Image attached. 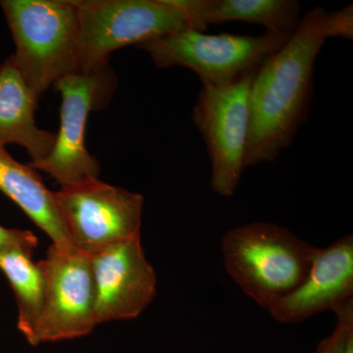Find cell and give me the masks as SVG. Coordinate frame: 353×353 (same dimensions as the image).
I'll use <instances>...</instances> for the list:
<instances>
[{
	"label": "cell",
	"mask_w": 353,
	"mask_h": 353,
	"mask_svg": "<svg viewBox=\"0 0 353 353\" xmlns=\"http://www.w3.org/2000/svg\"><path fill=\"white\" fill-rule=\"evenodd\" d=\"M326 12L314 7L304 14L296 31L253 77L245 168L277 159L307 119L315 60L328 39Z\"/></svg>",
	"instance_id": "1"
},
{
	"label": "cell",
	"mask_w": 353,
	"mask_h": 353,
	"mask_svg": "<svg viewBox=\"0 0 353 353\" xmlns=\"http://www.w3.org/2000/svg\"><path fill=\"white\" fill-rule=\"evenodd\" d=\"M316 250L288 228L269 222L234 227L221 241L228 275L264 309L303 282Z\"/></svg>",
	"instance_id": "2"
},
{
	"label": "cell",
	"mask_w": 353,
	"mask_h": 353,
	"mask_svg": "<svg viewBox=\"0 0 353 353\" xmlns=\"http://www.w3.org/2000/svg\"><path fill=\"white\" fill-rule=\"evenodd\" d=\"M15 43L14 62L39 99L80 68V26L75 0H1Z\"/></svg>",
	"instance_id": "3"
},
{
	"label": "cell",
	"mask_w": 353,
	"mask_h": 353,
	"mask_svg": "<svg viewBox=\"0 0 353 353\" xmlns=\"http://www.w3.org/2000/svg\"><path fill=\"white\" fill-rule=\"evenodd\" d=\"M80 26V68L108 66L109 55L167 34L192 29L179 0H75Z\"/></svg>",
	"instance_id": "4"
},
{
	"label": "cell",
	"mask_w": 353,
	"mask_h": 353,
	"mask_svg": "<svg viewBox=\"0 0 353 353\" xmlns=\"http://www.w3.org/2000/svg\"><path fill=\"white\" fill-rule=\"evenodd\" d=\"M292 34H205L187 29L137 46L150 54L157 68L185 67L199 76L202 85L223 87L255 73Z\"/></svg>",
	"instance_id": "5"
},
{
	"label": "cell",
	"mask_w": 353,
	"mask_h": 353,
	"mask_svg": "<svg viewBox=\"0 0 353 353\" xmlns=\"http://www.w3.org/2000/svg\"><path fill=\"white\" fill-rule=\"evenodd\" d=\"M116 85L117 78L109 65L57 81L53 87L61 94L62 102L54 148L44 159L28 165L48 174L61 187L99 178L101 165L85 148V127L90 111L105 108Z\"/></svg>",
	"instance_id": "6"
},
{
	"label": "cell",
	"mask_w": 353,
	"mask_h": 353,
	"mask_svg": "<svg viewBox=\"0 0 353 353\" xmlns=\"http://www.w3.org/2000/svg\"><path fill=\"white\" fill-rule=\"evenodd\" d=\"M255 73L223 87L202 85L192 109V120L211 162L210 187L221 196H234L245 169L250 87Z\"/></svg>",
	"instance_id": "7"
},
{
	"label": "cell",
	"mask_w": 353,
	"mask_h": 353,
	"mask_svg": "<svg viewBox=\"0 0 353 353\" xmlns=\"http://www.w3.org/2000/svg\"><path fill=\"white\" fill-rule=\"evenodd\" d=\"M77 250L94 254L141 234L145 199L139 192L90 179L55 192Z\"/></svg>",
	"instance_id": "8"
},
{
	"label": "cell",
	"mask_w": 353,
	"mask_h": 353,
	"mask_svg": "<svg viewBox=\"0 0 353 353\" xmlns=\"http://www.w3.org/2000/svg\"><path fill=\"white\" fill-rule=\"evenodd\" d=\"M46 277L43 313L34 345L82 338L97 326L94 280L87 253L51 245L39 261Z\"/></svg>",
	"instance_id": "9"
},
{
	"label": "cell",
	"mask_w": 353,
	"mask_h": 353,
	"mask_svg": "<svg viewBox=\"0 0 353 353\" xmlns=\"http://www.w3.org/2000/svg\"><path fill=\"white\" fill-rule=\"evenodd\" d=\"M88 256L97 324L134 319L152 303L157 272L146 259L141 234Z\"/></svg>",
	"instance_id": "10"
},
{
	"label": "cell",
	"mask_w": 353,
	"mask_h": 353,
	"mask_svg": "<svg viewBox=\"0 0 353 353\" xmlns=\"http://www.w3.org/2000/svg\"><path fill=\"white\" fill-rule=\"evenodd\" d=\"M353 301V236L347 234L316 250L307 275L294 292L265 310L284 324L305 321Z\"/></svg>",
	"instance_id": "11"
},
{
	"label": "cell",
	"mask_w": 353,
	"mask_h": 353,
	"mask_svg": "<svg viewBox=\"0 0 353 353\" xmlns=\"http://www.w3.org/2000/svg\"><path fill=\"white\" fill-rule=\"evenodd\" d=\"M39 101L10 55L0 67V145L25 148L31 162L50 155L57 141V134L37 126Z\"/></svg>",
	"instance_id": "12"
},
{
	"label": "cell",
	"mask_w": 353,
	"mask_h": 353,
	"mask_svg": "<svg viewBox=\"0 0 353 353\" xmlns=\"http://www.w3.org/2000/svg\"><path fill=\"white\" fill-rule=\"evenodd\" d=\"M0 190L12 199L52 241L65 252H76L60 212L55 192L46 187L38 172L14 159L0 145Z\"/></svg>",
	"instance_id": "13"
},
{
	"label": "cell",
	"mask_w": 353,
	"mask_h": 353,
	"mask_svg": "<svg viewBox=\"0 0 353 353\" xmlns=\"http://www.w3.org/2000/svg\"><path fill=\"white\" fill-rule=\"evenodd\" d=\"M179 3L194 30L202 32L208 25L239 21L292 34L303 19L296 0H179Z\"/></svg>",
	"instance_id": "14"
},
{
	"label": "cell",
	"mask_w": 353,
	"mask_h": 353,
	"mask_svg": "<svg viewBox=\"0 0 353 353\" xmlns=\"http://www.w3.org/2000/svg\"><path fill=\"white\" fill-rule=\"evenodd\" d=\"M32 253L21 248H10L0 253V270L8 279L15 294L18 308V329L30 345L34 336L46 296V277Z\"/></svg>",
	"instance_id": "15"
},
{
	"label": "cell",
	"mask_w": 353,
	"mask_h": 353,
	"mask_svg": "<svg viewBox=\"0 0 353 353\" xmlns=\"http://www.w3.org/2000/svg\"><path fill=\"white\" fill-rule=\"evenodd\" d=\"M336 323L334 331L318 345L312 353H343L353 334V301L334 311Z\"/></svg>",
	"instance_id": "16"
},
{
	"label": "cell",
	"mask_w": 353,
	"mask_h": 353,
	"mask_svg": "<svg viewBox=\"0 0 353 353\" xmlns=\"http://www.w3.org/2000/svg\"><path fill=\"white\" fill-rule=\"evenodd\" d=\"M325 27L329 38L353 39V6H345L334 12H326Z\"/></svg>",
	"instance_id": "17"
},
{
	"label": "cell",
	"mask_w": 353,
	"mask_h": 353,
	"mask_svg": "<svg viewBox=\"0 0 353 353\" xmlns=\"http://www.w3.org/2000/svg\"><path fill=\"white\" fill-rule=\"evenodd\" d=\"M38 243V238L31 231L7 229L0 226V253L15 248L34 253Z\"/></svg>",
	"instance_id": "18"
},
{
	"label": "cell",
	"mask_w": 353,
	"mask_h": 353,
	"mask_svg": "<svg viewBox=\"0 0 353 353\" xmlns=\"http://www.w3.org/2000/svg\"><path fill=\"white\" fill-rule=\"evenodd\" d=\"M343 353H353V334L348 339Z\"/></svg>",
	"instance_id": "19"
},
{
	"label": "cell",
	"mask_w": 353,
	"mask_h": 353,
	"mask_svg": "<svg viewBox=\"0 0 353 353\" xmlns=\"http://www.w3.org/2000/svg\"><path fill=\"white\" fill-rule=\"evenodd\" d=\"M2 63H0V67H1Z\"/></svg>",
	"instance_id": "20"
}]
</instances>
